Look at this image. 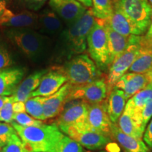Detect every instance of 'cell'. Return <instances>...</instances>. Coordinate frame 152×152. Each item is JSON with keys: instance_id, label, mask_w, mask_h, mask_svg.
Returning a JSON list of instances; mask_svg holds the SVG:
<instances>
[{"instance_id": "obj_24", "label": "cell", "mask_w": 152, "mask_h": 152, "mask_svg": "<svg viewBox=\"0 0 152 152\" xmlns=\"http://www.w3.org/2000/svg\"><path fill=\"white\" fill-rule=\"evenodd\" d=\"M105 28L109 45L110 62L111 64L117 57H118L126 49L128 44V37H125L115 32L106 20H102Z\"/></svg>"}, {"instance_id": "obj_28", "label": "cell", "mask_w": 152, "mask_h": 152, "mask_svg": "<svg viewBox=\"0 0 152 152\" xmlns=\"http://www.w3.org/2000/svg\"><path fill=\"white\" fill-rule=\"evenodd\" d=\"M48 152H85L82 146L63 134Z\"/></svg>"}, {"instance_id": "obj_23", "label": "cell", "mask_w": 152, "mask_h": 152, "mask_svg": "<svg viewBox=\"0 0 152 152\" xmlns=\"http://www.w3.org/2000/svg\"><path fill=\"white\" fill-rule=\"evenodd\" d=\"M111 139L115 140L126 152H150L146 144L142 140L133 138L123 132L117 124L111 126Z\"/></svg>"}, {"instance_id": "obj_10", "label": "cell", "mask_w": 152, "mask_h": 152, "mask_svg": "<svg viewBox=\"0 0 152 152\" xmlns=\"http://www.w3.org/2000/svg\"><path fill=\"white\" fill-rule=\"evenodd\" d=\"M61 132L89 150H100L105 148L112 139L89 130L87 125L83 127H69Z\"/></svg>"}, {"instance_id": "obj_21", "label": "cell", "mask_w": 152, "mask_h": 152, "mask_svg": "<svg viewBox=\"0 0 152 152\" xmlns=\"http://www.w3.org/2000/svg\"><path fill=\"white\" fill-rule=\"evenodd\" d=\"M106 20L115 32L125 37H128L132 35H142L141 31L115 6L113 5V12Z\"/></svg>"}, {"instance_id": "obj_37", "label": "cell", "mask_w": 152, "mask_h": 152, "mask_svg": "<svg viewBox=\"0 0 152 152\" xmlns=\"http://www.w3.org/2000/svg\"><path fill=\"white\" fill-rule=\"evenodd\" d=\"M143 137L146 145H147L148 148L152 150V119L147 127V129H145Z\"/></svg>"}, {"instance_id": "obj_32", "label": "cell", "mask_w": 152, "mask_h": 152, "mask_svg": "<svg viewBox=\"0 0 152 152\" xmlns=\"http://www.w3.org/2000/svg\"><path fill=\"white\" fill-rule=\"evenodd\" d=\"M14 121L17 124L24 127L37 126L42 124L43 122L39 120L34 118L26 112L24 113H18L14 114Z\"/></svg>"}, {"instance_id": "obj_7", "label": "cell", "mask_w": 152, "mask_h": 152, "mask_svg": "<svg viewBox=\"0 0 152 152\" xmlns=\"http://www.w3.org/2000/svg\"><path fill=\"white\" fill-rule=\"evenodd\" d=\"M112 4L121 10L142 35L147 31L152 20V7L143 0H112Z\"/></svg>"}, {"instance_id": "obj_3", "label": "cell", "mask_w": 152, "mask_h": 152, "mask_svg": "<svg viewBox=\"0 0 152 152\" xmlns=\"http://www.w3.org/2000/svg\"><path fill=\"white\" fill-rule=\"evenodd\" d=\"M19 137L30 151L48 152L64 133L55 124L24 127L14 121L11 123Z\"/></svg>"}, {"instance_id": "obj_16", "label": "cell", "mask_w": 152, "mask_h": 152, "mask_svg": "<svg viewBox=\"0 0 152 152\" xmlns=\"http://www.w3.org/2000/svg\"><path fill=\"white\" fill-rule=\"evenodd\" d=\"M72 85L66 83L54 94L46 98L43 104L44 115L45 121L53 118L59 115L68 102V97Z\"/></svg>"}, {"instance_id": "obj_14", "label": "cell", "mask_w": 152, "mask_h": 152, "mask_svg": "<svg viewBox=\"0 0 152 152\" xmlns=\"http://www.w3.org/2000/svg\"><path fill=\"white\" fill-rule=\"evenodd\" d=\"M49 5L66 26L75 22L87 10L77 0H49Z\"/></svg>"}, {"instance_id": "obj_11", "label": "cell", "mask_w": 152, "mask_h": 152, "mask_svg": "<svg viewBox=\"0 0 152 152\" xmlns=\"http://www.w3.org/2000/svg\"><path fill=\"white\" fill-rule=\"evenodd\" d=\"M38 15L24 10L15 12L7 8L4 0H0V26L8 28H36Z\"/></svg>"}, {"instance_id": "obj_35", "label": "cell", "mask_w": 152, "mask_h": 152, "mask_svg": "<svg viewBox=\"0 0 152 152\" xmlns=\"http://www.w3.org/2000/svg\"><path fill=\"white\" fill-rule=\"evenodd\" d=\"M47 1L48 0H18L20 4H21L25 9L33 12L41 9Z\"/></svg>"}, {"instance_id": "obj_25", "label": "cell", "mask_w": 152, "mask_h": 152, "mask_svg": "<svg viewBox=\"0 0 152 152\" xmlns=\"http://www.w3.org/2000/svg\"><path fill=\"white\" fill-rule=\"evenodd\" d=\"M126 99L122 90L113 87L110 92L107 99V112L111 123L117 124L118 121L124 111Z\"/></svg>"}, {"instance_id": "obj_31", "label": "cell", "mask_w": 152, "mask_h": 152, "mask_svg": "<svg viewBox=\"0 0 152 152\" xmlns=\"http://www.w3.org/2000/svg\"><path fill=\"white\" fill-rule=\"evenodd\" d=\"M13 103L14 102L11 100V96H7L3 107L0 109V122L11 123L14 121Z\"/></svg>"}, {"instance_id": "obj_12", "label": "cell", "mask_w": 152, "mask_h": 152, "mask_svg": "<svg viewBox=\"0 0 152 152\" xmlns=\"http://www.w3.org/2000/svg\"><path fill=\"white\" fill-rule=\"evenodd\" d=\"M112 124L107 112L106 100L101 103L89 104L87 118L89 130L111 138Z\"/></svg>"}, {"instance_id": "obj_15", "label": "cell", "mask_w": 152, "mask_h": 152, "mask_svg": "<svg viewBox=\"0 0 152 152\" xmlns=\"http://www.w3.org/2000/svg\"><path fill=\"white\" fill-rule=\"evenodd\" d=\"M35 30L43 35L58 36L64 30V22L52 9H46L38 14Z\"/></svg>"}, {"instance_id": "obj_9", "label": "cell", "mask_w": 152, "mask_h": 152, "mask_svg": "<svg viewBox=\"0 0 152 152\" xmlns=\"http://www.w3.org/2000/svg\"><path fill=\"white\" fill-rule=\"evenodd\" d=\"M109 94L106 79L102 77L88 84L72 86L68 102L72 100H80L88 104H98L106 100Z\"/></svg>"}, {"instance_id": "obj_33", "label": "cell", "mask_w": 152, "mask_h": 152, "mask_svg": "<svg viewBox=\"0 0 152 152\" xmlns=\"http://www.w3.org/2000/svg\"><path fill=\"white\" fill-rule=\"evenodd\" d=\"M14 64L10 52L5 43L0 39V70L12 67Z\"/></svg>"}, {"instance_id": "obj_43", "label": "cell", "mask_w": 152, "mask_h": 152, "mask_svg": "<svg viewBox=\"0 0 152 152\" xmlns=\"http://www.w3.org/2000/svg\"><path fill=\"white\" fill-rule=\"evenodd\" d=\"M99 152H111V151H99Z\"/></svg>"}, {"instance_id": "obj_18", "label": "cell", "mask_w": 152, "mask_h": 152, "mask_svg": "<svg viewBox=\"0 0 152 152\" xmlns=\"http://www.w3.org/2000/svg\"><path fill=\"white\" fill-rule=\"evenodd\" d=\"M152 70V39L142 35L137 56L128 72L146 74Z\"/></svg>"}, {"instance_id": "obj_46", "label": "cell", "mask_w": 152, "mask_h": 152, "mask_svg": "<svg viewBox=\"0 0 152 152\" xmlns=\"http://www.w3.org/2000/svg\"><path fill=\"white\" fill-rule=\"evenodd\" d=\"M32 152H33V151H32Z\"/></svg>"}, {"instance_id": "obj_36", "label": "cell", "mask_w": 152, "mask_h": 152, "mask_svg": "<svg viewBox=\"0 0 152 152\" xmlns=\"http://www.w3.org/2000/svg\"><path fill=\"white\" fill-rule=\"evenodd\" d=\"M141 118L142 125L146 128V126L152 118V100L150 101L142 109L141 112Z\"/></svg>"}, {"instance_id": "obj_22", "label": "cell", "mask_w": 152, "mask_h": 152, "mask_svg": "<svg viewBox=\"0 0 152 152\" xmlns=\"http://www.w3.org/2000/svg\"><path fill=\"white\" fill-rule=\"evenodd\" d=\"M152 100V85L148 84L143 90L134 94L128 100L125 109L128 110L140 125L146 129L142 125L141 112L144 107Z\"/></svg>"}, {"instance_id": "obj_2", "label": "cell", "mask_w": 152, "mask_h": 152, "mask_svg": "<svg viewBox=\"0 0 152 152\" xmlns=\"http://www.w3.org/2000/svg\"><path fill=\"white\" fill-rule=\"evenodd\" d=\"M4 34L16 48L34 63L43 61L50 52V37L33 28H7Z\"/></svg>"}, {"instance_id": "obj_41", "label": "cell", "mask_w": 152, "mask_h": 152, "mask_svg": "<svg viewBox=\"0 0 152 152\" xmlns=\"http://www.w3.org/2000/svg\"><path fill=\"white\" fill-rule=\"evenodd\" d=\"M148 80H149V84H151L152 85V70H151L147 73H146Z\"/></svg>"}, {"instance_id": "obj_34", "label": "cell", "mask_w": 152, "mask_h": 152, "mask_svg": "<svg viewBox=\"0 0 152 152\" xmlns=\"http://www.w3.org/2000/svg\"><path fill=\"white\" fill-rule=\"evenodd\" d=\"M16 131L11 124L0 122V147H4Z\"/></svg>"}, {"instance_id": "obj_6", "label": "cell", "mask_w": 152, "mask_h": 152, "mask_svg": "<svg viewBox=\"0 0 152 152\" xmlns=\"http://www.w3.org/2000/svg\"><path fill=\"white\" fill-rule=\"evenodd\" d=\"M142 35H130L125 51L112 62L106 78L109 93L112 90L118 80L126 73L137 56Z\"/></svg>"}, {"instance_id": "obj_13", "label": "cell", "mask_w": 152, "mask_h": 152, "mask_svg": "<svg viewBox=\"0 0 152 152\" xmlns=\"http://www.w3.org/2000/svg\"><path fill=\"white\" fill-rule=\"evenodd\" d=\"M67 83L62 66H54L49 68L41 79L39 87L32 93L31 97L44 96L48 97L54 94L63 85Z\"/></svg>"}, {"instance_id": "obj_4", "label": "cell", "mask_w": 152, "mask_h": 152, "mask_svg": "<svg viewBox=\"0 0 152 152\" xmlns=\"http://www.w3.org/2000/svg\"><path fill=\"white\" fill-rule=\"evenodd\" d=\"M67 83L72 86H79L102 77V73L88 55L79 54L66 61L62 66Z\"/></svg>"}, {"instance_id": "obj_27", "label": "cell", "mask_w": 152, "mask_h": 152, "mask_svg": "<svg viewBox=\"0 0 152 152\" xmlns=\"http://www.w3.org/2000/svg\"><path fill=\"white\" fill-rule=\"evenodd\" d=\"M46 98L44 96H35L28 99L25 102L26 113L30 116L39 121H45L43 104Z\"/></svg>"}, {"instance_id": "obj_1", "label": "cell", "mask_w": 152, "mask_h": 152, "mask_svg": "<svg viewBox=\"0 0 152 152\" xmlns=\"http://www.w3.org/2000/svg\"><path fill=\"white\" fill-rule=\"evenodd\" d=\"M96 19L91 9L76 20L68 25L58 36L54 57L56 61L69 60L73 56L82 54L87 49V39Z\"/></svg>"}, {"instance_id": "obj_30", "label": "cell", "mask_w": 152, "mask_h": 152, "mask_svg": "<svg viewBox=\"0 0 152 152\" xmlns=\"http://www.w3.org/2000/svg\"><path fill=\"white\" fill-rule=\"evenodd\" d=\"M1 152H32L23 143L18 134H15L10 138Z\"/></svg>"}, {"instance_id": "obj_45", "label": "cell", "mask_w": 152, "mask_h": 152, "mask_svg": "<svg viewBox=\"0 0 152 152\" xmlns=\"http://www.w3.org/2000/svg\"><path fill=\"white\" fill-rule=\"evenodd\" d=\"M143 1H148V0H143Z\"/></svg>"}, {"instance_id": "obj_19", "label": "cell", "mask_w": 152, "mask_h": 152, "mask_svg": "<svg viewBox=\"0 0 152 152\" xmlns=\"http://www.w3.org/2000/svg\"><path fill=\"white\" fill-rule=\"evenodd\" d=\"M48 69H42L34 72L20 82L11 98L13 102H26L31 98V94L39 87L41 79Z\"/></svg>"}, {"instance_id": "obj_26", "label": "cell", "mask_w": 152, "mask_h": 152, "mask_svg": "<svg viewBox=\"0 0 152 152\" xmlns=\"http://www.w3.org/2000/svg\"><path fill=\"white\" fill-rule=\"evenodd\" d=\"M117 125L123 132L137 140H142L145 131V129L139 124L130 112L125 109L118 121Z\"/></svg>"}, {"instance_id": "obj_38", "label": "cell", "mask_w": 152, "mask_h": 152, "mask_svg": "<svg viewBox=\"0 0 152 152\" xmlns=\"http://www.w3.org/2000/svg\"><path fill=\"white\" fill-rule=\"evenodd\" d=\"M13 111L14 113H24L26 112V106L25 102H16L13 103Z\"/></svg>"}, {"instance_id": "obj_8", "label": "cell", "mask_w": 152, "mask_h": 152, "mask_svg": "<svg viewBox=\"0 0 152 152\" xmlns=\"http://www.w3.org/2000/svg\"><path fill=\"white\" fill-rule=\"evenodd\" d=\"M89 104L80 100H72L66 103L57 116L54 124L61 131L69 127H83L87 125Z\"/></svg>"}, {"instance_id": "obj_39", "label": "cell", "mask_w": 152, "mask_h": 152, "mask_svg": "<svg viewBox=\"0 0 152 152\" xmlns=\"http://www.w3.org/2000/svg\"><path fill=\"white\" fill-rule=\"evenodd\" d=\"M80 3H81L85 7L90 8L92 7V0H77Z\"/></svg>"}, {"instance_id": "obj_29", "label": "cell", "mask_w": 152, "mask_h": 152, "mask_svg": "<svg viewBox=\"0 0 152 152\" xmlns=\"http://www.w3.org/2000/svg\"><path fill=\"white\" fill-rule=\"evenodd\" d=\"M91 11L96 19L106 20L113 12L112 0H92Z\"/></svg>"}, {"instance_id": "obj_40", "label": "cell", "mask_w": 152, "mask_h": 152, "mask_svg": "<svg viewBox=\"0 0 152 152\" xmlns=\"http://www.w3.org/2000/svg\"><path fill=\"white\" fill-rule=\"evenodd\" d=\"M145 37L149 38V39H152V20L151 24H150L149 28H148L147 33H146Z\"/></svg>"}, {"instance_id": "obj_5", "label": "cell", "mask_w": 152, "mask_h": 152, "mask_svg": "<svg viewBox=\"0 0 152 152\" xmlns=\"http://www.w3.org/2000/svg\"><path fill=\"white\" fill-rule=\"evenodd\" d=\"M90 58L101 71L105 72L111 66L106 32L102 20L96 19L87 39Z\"/></svg>"}, {"instance_id": "obj_44", "label": "cell", "mask_w": 152, "mask_h": 152, "mask_svg": "<svg viewBox=\"0 0 152 152\" xmlns=\"http://www.w3.org/2000/svg\"><path fill=\"white\" fill-rule=\"evenodd\" d=\"M1 149H2V148H1V147H0V152L1 151Z\"/></svg>"}, {"instance_id": "obj_17", "label": "cell", "mask_w": 152, "mask_h": 152, "mask_svg": "<svg viewBox=\"0 0 152 152\" xmlns=\"http://www.w3.org/2000/svg\"><path fill=\"white\" fill-rule=\"evenodd\" d=\"M149 84L146 74L127 72L120 78L114 87L124 92L126 100L143 90Z\"/></svg>"}, {"instance_id": "obj_20", "label": "cell", "mask_w": 152, "mask_h": 152, "mask_svg": "<svg viewBox=\"0 0 152 152\" xmlns=\"http://www.w3.org/2000/svg\"><path fill=\"white\" fill-rule=\"evenodd\" d=\"M25 73L24 68L19 67L0 70V96H9L14 94L23 79Z\"/></svg>"}, {"instance_id": "obj_42", "label": "cell", "mask_w": 152, "mask_h": 152, "mask_svg": "<svg viewBox=\"0 0 152 152\" xmlns=\"http://www.w3.org/2000/svg\"><path fill=\"white\" fill-rule=\"evenodd\" d=\"M148 2H149V4L151 5V7H152V0H148Z\"/></svg>"}]
</instances>
